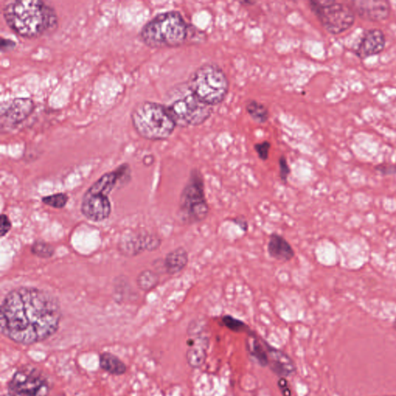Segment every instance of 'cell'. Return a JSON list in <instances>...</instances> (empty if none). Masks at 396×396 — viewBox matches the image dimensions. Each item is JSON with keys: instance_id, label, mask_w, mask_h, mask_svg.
Masks as SVG:
<instances>
[{"instance_id": "6da1fadb", "label": "cell", "mask_w": 396, "mask_h": 396, "mask_svg": "<svg viewBox=\"0 0 396 396\" xmlns=\"http://www.w3.org/2000/svg\"><path fill=\"white\" fill-rule=\"evenodd\" d=\"M62 308L54 295L35 287H20L7 294L0 309V329L6 337L29 345L54 335Z\"/></svg>"}, {"instance_id": "7a4b0ae2", "label": "cell", "mask_w": 396, "mask_h": 396, "mask_svg": "<svg viewBox=\"0 0 396 396\" xmlns=\"http://www.w3.org/2000/svg\"><path fill=\"white\" fill-rule=\"evenodd\" d=\"M4 17L15 33L34 38L49 33L58 25L54 7L41 0H18L4 6Z\"/></svg>"}, {"instance_id": "3957f363", "label": "cell", "mask_w": 396, "mask_h": 396, "mask_svg": "<svg viewBox=\"0 0 396 396\" xmlns=\"http://www.w3.org/2000/svg\"><path fill=\"white\" fill-rule=\"evenodd\" d=\"M193 25L178 11L156 15L141 29V41L152 48H176L190 41Z\"/></svg>"}, {"instance_id": "277c9868", "label": "cell", "mask_w": 396, "mask_h": 396, "mask_svg": "<svg viewBox=\"0 0 396 396\" xmlns=\"http://www.w3.org/2000/svg\"><path fill=\"white\" fill-rule=\"evenodd\" d=\"M164 105L175 124L180 127L202 125L213 113V106L202 101L187 82L171 89Z\"/></svg>"}, {"instance_id": "5b68a950", "label": "cell", "mask_w": 396, "mask_h": 396, "mask_svg": "<svg viewBox=\"0 0 396 396\" xmlns=\"http://www.w3.org/2000/svg\"><path fill=\"white\" fill-rule=\"evenodd\" d=\"M128 165L123 164L97 180L83 196L81 207L83 216L94 223L107 219L112 211L109 195L119 181L128 177Z\"/></svg>"}, {"instance_id": "8992f818", "label": "cell", "mask_w": 396, "mask_h": 396, "mask_svg": "<svg viewBox=\"0 0 396 396\" xmlns=\"http://www.w3.org/2000/svg\"><path fill=\"white\" fill-rule=\"evenodd\" d=\"M131 121L137 133L154 141L169 138L177 126L163 104L148 101L135 106Z\"/></svg>"}, {"instance_id": "52a82bcc", "label": "cell", "mask_w": 396, "mask_h": 396, "mask_svg": "<svg viewBox=\"0 0 396 396\" xmlns=\"http://www.w3.org/2000/svg\"><path fill=\"white\" fill-rule=\"evenodd\" d=\"M178 218L186 225L203 223L209 216L210 206L205 194L202 172L198 169L190 171L179 200Z\"/></svg>"}, {"instance_id": "ba28073f", "label": "cell", "mask_w": 396, "mask_h": 396, "mask_svg": "<svg viewBox=\"0 0 396 396\" xmlns=\"http://www.w3.org/2000/svg\"><path fill=\"white\" fill-rule=\"evenodd\" d=\"M187 85L205 103L211 106L222 103L230 90L227 75L216 63L201 65L190 75Z\"/></svg>"}, {"instance_id": "9c48e42d", "label": "cell", "mask_w": 396, "mask_h": 396, "mask_svg": "<svg viewBox=\"0 0 396 396\" xmlns=\"http://www.w3.org/2000/svg\"><path fill=\"white\" fill-rule=\"evenodd\" d=\"M309 5L327 32L339 34L351 28L355 21L352 6L334 0H311Z\"/></svg>"}, {"instance_id": "30bf717a", "label": "cell", "mask_w": 396, "mask_h": 396, "mask_svg": "<svg viewBox=\"0 0 396 396\" xmlns=\"http://www.w3.org/2000/svg\"><path fill=\"white\" fill-rule=\"evenodd\" d=\"M9 390L18 396H48L51 384L42 371L28 365L15 372Z\"/></svg>"}, {"instance_id": "8fae6325", "label": "cell", "mask_w": 396, "mask_h": 396, "mask_svg": "<svg viewBox=\"0 0 396 396\" xmlns=\"http://www.w3.org/2000/svg\"><path fill=\"white\" fill-rule=\"evenodd\" d=\"M190 338L187 341L188 349L187 360L190 367L198 368L205 362L209 346V338L204 334V325L201 322H192L188 326Z\"/></svg>"}, {"instance_id": "7c38bea8", "label": "cell", "mask_w": 396, "mask_h": 396, "mask_svg": "<svg viewBox=\"0 0 396 396\" xmlns=\"http://www.w3.org/2000/svg\"><path fill=\"white\" fill-rule=\"evenodd\" d=\"M35 108L32 98H14L10 102H6L1 105L0 113V124L2 131L18 126L27 119Z\"/></svg>"}, {"instance_id": "4fadbf2b", "label": "cell", "mask_w": 396, "mask_h": 396, "mask_svg": "<svg viewBox=\"0 0 396 396\" xmlns=\"http://www.w3.org/2000/svg\"><path fill=\"white\" fill-rule=\"evenodd\" d=\"M352 9L363 20L377 22L390 16L391 6L385 0H357L352 2Z\"/></svg>"}, {"instance_id": "5bb4252c", "label": "cell", "mask_w": 396, "mask_h": 396, "mask_svg": "<svg viewBox=\"0 0 396 396\" xmlns=\"http://www.w3.org/2000/svg\"><path fill=\"white\" fill-rule=\"evenodd\" d=\"M385 36L382 29H368L355 49V54L362 59L378 55L385 48Z\"/></svg>"}, {"instance_id": "9a60e30c", "label": "cell", "mask_w": 396, "mask_h": 396, "mask_svg": "<svg viewBox=\"0 0 396 396\" xmlns=\"http://www.w3.org/2000/svg\"><path fill=\"white\" fill-rule=\"evenodd\" d=\"M268 367L281 378L291 376L296 372L293 361L286 354L268 345Z\"/></svg>"}, {"instance_id": "2e32d148", "label": "cell", "mask_w": 396, "mask_h": 396, "mask_svg": "<svg viewBox=\"0 0 396 396\" xmlns=\"http://www.w3.org/2000/svg\"><path fill=\"white\" fill-rule=\"evenodd\" d=\"M268 252L272 258L282 263L291 261L296 256L291 243L283 235L277 232H273L270 235Z\"/></svg>"}, {"instance_id": "e0dca14e", "label": "cell", "mask_w": 396, "mask_h": 396, "mask_svg": "<svg viewBox=\"0 0 396 396\" xmlns=\"http://www.w3.org/2000/svg\"><path fill=\"white\" fill-rule=\"evenodd\" d=\"M161 239L156 235H136L124 242L123 249L125 253L136 255L144 249L156 250L161 246Z\"/></svg>"}, {"instance_id": "ac0fdd59", "label": "cell", "mask_w": 396, "mask_h": 396, "mask_svg": "<svg viewBox=\"0 0 396 396\" xmlns=\"http://www.w3.org/2000/svg\"><path fill=\"white\" fill-rule=\"evenodd\" d=\"M268 343L258 338L253 331L248 334L247 351L253 360L262 367H268Z\"/></svg>"}, {"instance_id": "d6986e66", "label": "cell", "mask_w": 396, "mask_h": 396, "mask_svg": "<svg viewBox=\"0 0 396 396\" xmlns=\"http://www.w3.org/2000/svg\"><path fill=\"white\" fill-rule=\"evenodd\" d=\"M189 263V254L184 247H178L167 253L164 258V265L167 274L176 275L184 270Z\"/></svg>"}, {"instance_id": "ffe728a7", "label": "cell", "mask_w": 396, "mask_h": 396, "mask_svg": "<svg viewBox=\"0 0 396 396\" xmlns=\"http://www.w3.org/2000/svg\"><path fill=\"white\" fill-rule=\"evenodd\" d=\"M99 364L103 370L112 376H121L127 370L125 363L118 357L109 352H104L99 356Z\"/></svg>"}, {"instance_id": "44dd1931", "label": "cell", "mask_w": 396, "mask_h": 396, "mask_svg": "<svg viewBox=\"0 0 396 396\" xmlns=\"http://www.w3.org/2000/svg\"><path fill=\"white\" fill-rule=\"evenodd\" d=\"M246 110L251 118L257 124H263L270 119V112L268 107L254 99H250L246 103Z\"/></svg>"}, {"instance_id": "7402d4cb", "label": "cell", "mask_w": 396, "mask_h": 396, "mask_svg": "<svg viewBox=\"0 0 396 396\" xmlns=\"http://www.w3.org/2000/svg\"><path fill=\"white\" fill-rule=\"evenodd\" d=\"M159 283V277L153 270H144L140 272L136 279L137 286L143 291H150L157 286Z\"/></svg>"}, {"instance_id": "603a6c76", "label": "cell", "mask_w": 396, "mask_h": 396, "mask_svg": "<svg viewBox=\"0 0 396 396\" xmlns=\"http://www.w3.org/2000/svg\"><path fill=\"white\" fill-rule=\"evenodd\" d=\"M220 323H222L226 329L235 333H246L248 334L252 331L245 322L232 315L223 316L222 319H220Z\"/></svg>"}, {"instance_id": "cb8c5ba5", "label": "cell", "mask_w": 396, "mask_h": 396, "mask_svg": "<svg viewBox=\"0 0 396 396\" xmlns=\"http://www.w3.org/2000/svg\"><path fill=\"white\" fill-rule=\"evenodd\" d=\"M30 250L34 256L43 258H51L55 254V248L41 240L36 241Z\"/></svg>"}, {"instance_id": "d4e9b609", "label": "cell", "mask_w": 396, "mask_h": 396, "mask_svg": "<svg viewBox=\"0 0 396 396\" xmlns=\"http://www.w3.org/2000/svg\"><path fill=\"white\" fill-rule=\"evenodd\" d=\"M68 201V197L64 193H58L42 198L44 204L55 209H63L66 206Z\"/></svg>"}, {"instance_id": "484cf974", "label": "cell", "mask_w": 396, "mask_h": 396, "mask_svg": "<svg viewBox=\"0 0 396 396\" xmlns=\"http://www.w3.org/2000/svg\"><path fill=\"white\" fill-rule=\"evenodd\" d=\"M279 178L284 185H286L289 175H291V169L289 167L287 159L284 155H282L279 159Z\"/></svg>"}, {"instance_id": "4316f807", "label": "cell", "mask_w": 396, "mask_h": 396, "mask_svg": "<svg viewBox=\"0 0 396 396\" xmlns=\"http://www.w3.org/2000/svg\"><path fill=\"white\" fill-rule=\"evenodd\" d=\"M255 150L261 161H268L270 155V150L271 148V143L269 141H263L260 143L255 144Z\"/></svg>"}, {"instance_id": "83f0119b", "label": "cell", "mask_w": 396, "mask_h": 396, "mask_svg": "<svg viewBox=\"0 0 396 396\" xmlns=\"http://www.w3.org/2000/svg\"><path fill=\"white\" fill-rule=\"evenodd\" d=\"M11 227L12 225L9 218L4 214L1 215V217H0V235H1V237H4L11 231Z\"/></svg>"}, {"instance_id": "f1b7e54d", "label": "cell", "mask_w": 396, "mask_h": 396, "mask_svg": "<svg viewBox=\"0 0 396 396\" xmlns=\"http://www.w3.org/2000/svg\"><path fill=\"white\" fill-rule=\"evenodd\" d=\"M231 222L237 225L243 232L249 231V223L247 219L244 216H236L232 218Z\"/></svg>"}, {"instance_id": "f546056e", "label": "cell", "mask_w": 396, "mask_h": 396, "mask_svg": "<svg viewBox=\"0 0 396 396\" xmlns=\"http://www.w3.org/2000/svg\"><path fill=\"white\" fill-rule=\"evenodd\" d=\"M376 170L383 175H393L396 173V166L383 164L376 166Z\"/></svg>"}, {"instance_id": "4dcf8cb0", "label": "cell", "mask_w": 396, "mask_h": 396, "mask_svg": "<svg viewBox=\"0 0 396 396\" xmlns=\"http://www.w3.org/2000/svg\"><path fill=\"white\" fill-rule=\"evenodd\" d=\"M15 47H16V43H15L11 39H5V38H2L1 39L2 51L13 50Z\"/></svg>"}, {"instance_id": "1f68e13d", "label": "cell", "mask_w": 396, "mask_h": 396, "mask_svg": "<svg viewBox=\"0 0 396 396\" xmlns=\"http://www.w3.org/2000/svg\"><path fill=\"white\" fill-rule=\"evenodd\" d=\"M242 5H254L256 4V1H248V0H244V1L239 2Z\"/></svg>"}, {"instance_id": "d6a6232c", "label": "cell", "mask_w": 396, "mask_h": 396, "mask_svg": "<svg viewBox=\"0 0 396 396\" xmlns=\"http://www.w3.org/2000/svg\"><path fill=\"white\" fill-rule=\"evenodd\" d=\"M3 396H18V395L9 392L8 394L4 395Z\"/></svg>"}, {"instance_id": "836d02e7", "label": "cell", "mask_w": 396, "mask_h": 396, "mask_svg": "<svg viewBox=\"0 0 396 396\" xmlns=\"http://www.w3.org/2000/svg\"><path fill=\"white\" fill-rule=\"evenodd\" d=\"M394 329L396 330V318L394 322Z\"/></svg>"}, {"instance_id": "e575fe53", "label": "cell", "mask_w": 396, "mask_h": 396, "mask_svg": "<svg viewBox=\"0 0 396 396\" xmlns=\"http://www.w3.org/2000/svg\"><path fill=\"white\" fill-rule=\"evenodd\" d=\"M383 396H396V395H383Z\"/></svg>"}]
</instances>
